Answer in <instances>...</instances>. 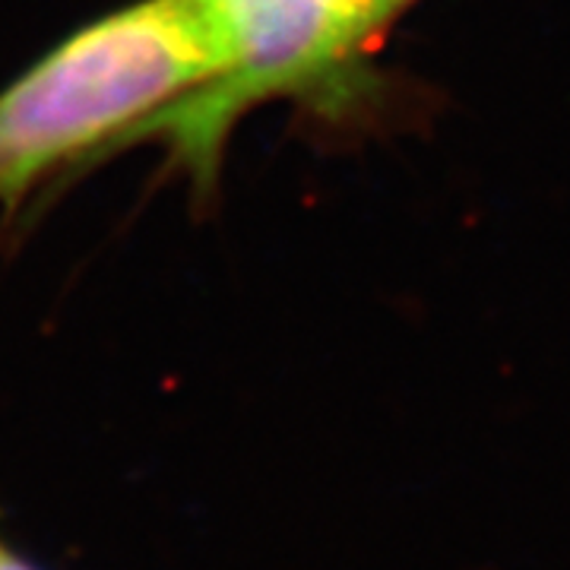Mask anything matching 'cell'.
Instances as JSON below:
<instances>
[{
    "label": "cell",
    "instance_id": "cell-2",
    "mask_svg": "<svg viewBox=\"0 0 570 570\" xmlns=\"http://www.w3.org/2000/svg\"><path fill=\"white\" fill-rule=\"evenodd\" d=\"M415 0H206L223 70L146 124L209 184L235 124L266 102L340 111L367 86V61ZM137 137V140H140Z\"/></svg>",
    "mask_w": 570,
    "mask_h": 570
},
{
    "label": "cell",
    "instance_id": "cell-1",
    "mask_svg": "<svg viewBox=\"0 0 570 570\" xmlns=\"http://www.w3.org/2000/svg\"><path fill=\"white\" fill-rule=\"evenodd\" d=\"M219 70L206 0H134L77 29L0 92V204L89 153L137 142Z\"/></svg>",
    "mask_w": 570,
    "mask_h": 570
},
{
    "label": "cell",
    "instance_id": "cell-3",
    "mask_svg": "<svg viewBox=\"0 0 570 570\" xmlns=\"http://www.w3.org/2000/svg\"><path fill=\"white\" fill-rule=\"evenodd\" d=\"M0 570H41V568L29 564L20 551H13L10 546H3V542H0Z\"/></svg>",
    "mask_w": 570,
    "mask_h": 570
}]
</instances>
